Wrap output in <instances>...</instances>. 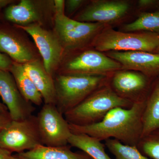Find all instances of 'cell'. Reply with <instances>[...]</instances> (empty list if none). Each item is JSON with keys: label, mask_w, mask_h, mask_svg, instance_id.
Here are the masks:
<instances>
[{"label": "cell", "mask_w": 159, "mask_h": 159, "mask_svg": "<svg viewBox=\"0 0 159 159\" xmlns=\"http://www.w3.org/2000/svg\"><path fill=\"white\" fill-rule=\"evenodd\" d=\"M142 136L159 128V76L152 80L145 101Z\"/></svg>", "instance_id": "18"}, {"label": "cell", "mask_w": 159, "mask_h": 159, "mask_svg": "<svg viewBox=\"0 0 159 159\" xmlns=\"http://www.w3.org/2000/svg\"><path fill=\"white\" fill-rule=\"evenodd\" d=\"M53 3L55 13H65V1L55 0Z\"/></svg>", "instance_id": "28"}, {"label": "cell", "mask_w": 159, "mask_h": 159, "mask_svg": "<svg viewBox=\"0 0 159 159\" xmlns=\"http://www.w3.org/2000/svg\"><path fill=\"white\" fill-rule=\"evenodd\" d=\"M105 145L115 159H150L142 154L137 146L124 145L116 139L106 140Z\"/></svg>", "instance_id": "22"}, {"label": "cell", "mask_w": 159, "mask_h": 159, "mask_svg": "<svg viewBox=\"0 0 159 159\" xmlns=\"http://www.w3.org/2000/svg\"><path fill=\"white\" fill-rule=\"evenodd\" d=\"M139 13L159 11V0H139L136 5Z\"/></svg>", "instance_id": "24"}, {"label": "cell", "mask_w": 159, "mask_h": 159, "mask_svg": "<svg viewBox=\"0 0 159 159\" xmlns=\"http://www.w3.org/2000/svg\"><path fill=\"white\" fill-rule=\"evenodd\" d=\"M153 79L138 71L121 70L112 74L109 83L119 97L134 104L145 101Z\"/></svg>", "instance_id": "10"}, {"label": "cell", "mask_w": 159, "mask_h": 159, "mask_svg": "<svg viewBox=\"0 0 159 159\" xmlns=\"http://www.w3.org/2000/svg\"><path fill=\"white\" fill-rule=\"evenodd\" d=\"M11 120L9 114H4L0 112V134Z\"/></svg>", "instance_id": "27"}, {"label": "cell", "mask_w": 159, "mask_h": 159, "mask_svg": "<svg viewBox=\"0 0 159 159\" xmlns=\"http://www.w3.org/2000/svg\"><path fill=\"white\" fill-rule=\"evenodd\" d=\"M91 47L102 53L142 51L159 53V35L145 31H116L107 26L95 38Z\"/></svg>", "instance_id": "4"}, {"label": "cell", "mask_w": 159, "mask_h": 159, "mask_svg": "<svg viewBox=\"0 0 159 159\" xmlns=\"http://www.w3.org/2000/svg\"><path fill=\"white\" fill-rule=\"evenodd\" d=\"M66 61L60 74L111 77L122 70V66L105 53L93 49H83Z\"/></svg>", "instance_id": "6"}, {"label": "cell", "mask_w": 159, "mask_h": 159, "mask_svg": "<svg viewBox=\"0 0 159 159\" xmlns=\"http://www.w3.org/2000/svg\"><path fill=\"white\" fill-rule=\"evenodd\" d=\"M68 144L80 149L93 159H112L105 151V145L94 137L83 134H72Z\"/></svg>", "instance_id": "20"}, {"label": "cell", "mask_w": 159, "mask_h": 159, "mask_svg": "<svg viewBox=\"0 0 159 159\" xmlns=\"http://www.w3.org/2000/svg\"><path fill=\"white\" fill-rule=\"evenodd\" d=\"M88 1L84 0H67L65 1V13L68 15L74 14L80 9Z\"/></svg>", "instance_id": "25"}, {"label": "cell", "mask_w": 159, "mask_h": 159, "mask_svg": "<svg viewBox=\"0 0 159 159\" xmlns=\"http://www.w3.org/2000/svg\"><path fill=\"white\" fill-rule=\"evenodd\" d=\"M0 112L4 114H9L8 109L6 105L0 102Z\"/></svg>", "instance_id": "31"}, {"label": "cell", "mask_w": 159, "mask_h": 159, "mask_svg": "<svg viewBox=\"0 0 159 159\" xmlns=\"http://www.w3.org/2000/svg\"><path fill=\"white\" fill-rule=\"evenodd\" d=\"M132 9L130 2L125 0H94L77 13L74 20L97 23L111 27L125 20Z\"/></svg>", "instance_id": "9"}, {"label": "cell", "mask_w": 159, "mask_h": 159, "mask_svg": "<svg viewBox=\"0 0 159 159\" xmlns=\"http://www.w3.org/2000/svg\"><path fill=\"white\" fill-rule=\"evenodd\" d=\"M137 147L149 159H159V128L142 137Z\"/></svg>", "instance_id": "23"}, {"label": "cell", "mask_w": 159, "mask_h": 159, "mask_svg": "<svg viewBox=\"0 0 159 159\" xmlns=\"http://www.w3.org/2000/svg\"><path fill=\"white\" fill-rule=\"evenodd\" d=\"M0 97L12 120H24L32 116L35 108L26 100L9 71L0 70Z\"/></svg>", "instance_id": "12"}, {"label": "cell", "mask_w": 159, "mask_h": 159, "mask_svg": "<svg viewBox=\"0 0 159 159\" xmlns=\"http://www.w3.org/2000/svg\"><path fill=\"white\" fill-rule=\"evenodd\" d=\"M19 27L34 40L46 71L53 76L62 61L65 51L56 34L54 31L44 29L39 23Z\"/></svg>", "instance_id": "11"}, {"label": "cell", "mask_w": 159, "mask_h": 159, "mask_svg": "<svg viewBox=\"0 0 159 159\" xmlns=\"http://www.w3.org/2000/svg\"><path fill=\"white\" fill-rule=\"evenodd\" d=\"M105 54L119 62L122 70L138 71L152 79L159 76V53L110 51Z\"/></svg>", "instance_id": "13"}, {"label": "cell", "mask_w": 159, "mask_h": 159, "mask_svg": "<svg viewBox=\"0 0 159 159\" xmlns=\"http://www.w3.org/2000/svg\"><path fill=\"white\" fill-rule=\"evenodd\" d=\"M111 77L59 74L54 78L55 106L64 115L77 107L94 91L109 82Z\"/></svg>", "instance_id": "3"}, {"label": "cell", "mask_w": 159, "mask_h": 159, "mask_svg": "<svg viewBox=\"0 0 159 159\" xmlns=\"http://www.w3.org/2000/svg\"><path fill=\"white\" fill-rule=\"evenodd\" d=\"M11 155V152L0 148V159H9Z\"/></svg>", "instance_id": "29"}, {"label": "cell", "mask_w": 159, "mask_h": 159, "mask_svg": "<svg viewBox=\"0 0 159 159\" xmlns=\"http://www.w3.org/2000/svg\"><path fill=\"white\" fill-rule=\"evenodd\" d=\"M13 62L9 56L0 52V70L10 72Z\"/></svg>", "instance_id": "26"}, {"label": "cell", "mask_w": 159, "mask_h": 159, "mask_svg": "<svg viewBox=\"0 0 159 159\" xmlns=\"http://www.w3.org/2000/svg\"><path fill=\"white\" fill-rule=\"evenodd\" d=\"M133 104L119 97L108 82L94 91L64 116L70 124L79 126L89 125L101 121L113 109L118 107L129 108Z\"/></svg>", "instance_id": "2"}, {"label": "cell", "mask_w": 159, "mask_h": 159, "mask_svg": "<svg viewBox=\"0 0 159 159\" xmlns=\"http://www.w3.org/2000/svg\"><path fill=\"white\" fill-rule=\"evenodd\" d=\"M38 3L31 0H22L17 5L7 8L5 11V17L18 26L38 23L43 16Z\"/></svg>", "instance_id": "16"}, {"label": "cell", "mask_w": 159, "mask_h": 159, "mask_svg": "<svg viewBox=\"0 0 159 159\" xmlns=\"http://www.w3.org/2000/svg\"><path fill=\"white\" fill-rule=\"evenodd\" d=\"M10 72L26 100L34 105H41L43 102L42 96L26 73L24 65L13 61Z\"/></svg>", "instance_id": "19"}, {"label": "cell", "mask_w": 159, "mask_h": 159, "mask_svg": "<svg viewBox=\"0 0 159 159\" xmlns=\"http://www.w3.org/2000/svg\"><path fill=\"white\" fill-rule=\"evenodd\" d=\"M9 159H20L17 156H13L11 155L9 157Z\"/></svg>", "instance_id": "32"}, {"label": "cell", "mask_w": 159, "mask_h": 159, "mask_svg": "<svg viewBox=\"0 0 159 159\" xmlns=\"http://www.w3.org/2000/svg\"><path fill=\"white\" fill-rule=\"evenodd\" d=\"M20 159H93L85 152H74L68 145L60 147L38 145L32 150L18 153Z\"/></svg>", "instance_id": "17"}, {"label": "cell", "mask_w": 159, "mask_h": 159, "mask_svg": "<svg viewBox=\"0 0 159 159\" xmlns=\"http://www.w3.org/2000/svg\"><path fill=\"white\" fill-rule=\"evenodd\" d=\"M23 65L26 73L41 94L44 103L55 105L54 78L46 71L43 62L36 59Z\"/></svg>", "instance_id": "14"}, {"label": "cell", "mask_w": 159, "mask_h": 159, "mask_svg": "<svg viewBox=\"0 0 159 159\" xmlns=\"http://www.w3.org/2000/svg\"><path fill=\"white\" fill-rule=\"evenodd\" d=\"M145 101L134 103L129 108L113 109L95 124L84 126L70 124L71 132L85 134L101 142L115 139L124 145L137 146L143 132Z\"/></svg>", "instance_id": "1"}, {"label": "cell", "mask_w": 159, "mask_h": 159, "mask_svg": "<svg viewBox=\"0 0 159 159\" xmlns=\"http://www.w3.org/2000/svg\"><path fill=\"white\" fill-rule=\"evenodd\" d=\"M54 104H46L36 116L42 145L60 147L68 145L72 134L70 123Z\"/></svg>", "instance_id": "8"}, {"label": "cell", "mask_w": 159, "mask_h": 159, "mask_svg": "<svg viewBox=\"0 0 159 159\" xmlns=\"http://www.w3.org/2000/svg\"><path fill=\"white\" fill-rule=\"evenodd\" d=\"M124 32H151L159 35V11L139 13L138 18L122 26Z\"/></svg>", "instance_id": "21"}, {"label": "cell", "mask_w": 159, "mask_h": 159, "mask_svg": "<svg viewBox=\"0 0 159 159\" xmlns=\"http://www.w3.org/2000/svg\"><path fill=\"white\" fill-rule=\"evenodd\" d=\"M42 145L37 119L34 115L24 119L11 120L0 134V148L18 153Z\"/></svg>", "instance_id": "7"}, {"label": "cell", "mask_w": 159, "mask_h": 159, "mask_svg": "<svg viewBox=\"0 0 159 159\" xmlns=\"http://www.w3.org/2000/svg\"><path fill=\"white\" fill-rule=\"evenodd\" d=\"M0 52L7 54L14 62L21 64L37 59L31 48L25 42L1 29Z\"/></svg>", "instance_id": "15"}, {"label": "cell", "mask_w": 159, "mask_h": 159, "mask_svg": "<svg viewBox=\"0 0 159 159\" xmlns=\"http://www.w3.org/2000/svg\"><path fill=\"white\" fill-rule=\"evenodd\" d=\"M13 1L10 0H0V8L5 7L10 3H12Z\"/></svg>", "instance_id": "30"}, {"label": "cell", "mask_w": 159, "mask_h": 159, "mask_svg": "<svg viewBox=\"0 0 159 159\" xmlns=\"http://www.w3.org/2000/svg\"><path fill=\"white\" fill-rule=\"evenodd\" d=\"M54 32L65 51H76L91 46L95 38L107 26L97 23L78 21L65 13H55Z\"/></svg>", "instance_id": "5"}]
</instances>
